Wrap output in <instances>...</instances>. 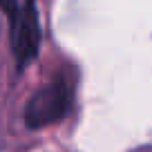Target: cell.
Listing matches in <instances>:
<instances>
[{
	"label": "cell",
	"mask_w": 152,
	"mask_h": 152,
	"mask_svg": "<svg viewBox=\"0 0 152 152\" xmlns=\"http://www.w3.org/2000/svg\"><path fill=\"white\" fill-rule=\"evenodd\" d=\"M67 110H69V90H67V83L63 78H56V81L47 83L45 87H40L38 92L31 94V99L25 105L23 119L27 123V128L40 130L45 125L63 121Z\"/></svg>",
	"instance_id": "cell-1"
},
{
	"label": "cell",
	"mask_w": 152,
	"mask_h": 152,
	"mask_svg": "<svg viewBox=\"0 0 152 152\" xmlns=\"http://www.w3.org/2000/svg\"><path fill=\"white\" fill-rule=\"evenodd\" d=\"M11 25V45H14L18 69H25L40 49V18H38L36 0H25L20 16Z\"/></svg>",
	"instance_id": "cell-2"
},
{
	"label": "cell",
	"mask_w": 152,
	"mask_h": 152,
	"mask_svg": "<svg viewBox=\"0 0 152 152\" xmlns=\"http://www.w3.org/2000/svg\"><path fill=\"white\" fill-rule=\"evenodd\" d=\"M0 9L5 11V16L9 18V23H14L16 18L20 16V7L18 0H0Z\"/></svg>",
	"instance_id": "cell-3"
}]
</instances>
